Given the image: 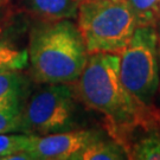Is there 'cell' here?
Masks as SVG:
<instances>
[{
  "instance_id": "4",
  "label": "cell",
  "mask_w": 160,
  "mask_h": 160,
  "mask_svg": "<svg viewBox=\"0 0 160 160\" xmlns=\"http://www.w3.org/2000/svg\"><path fill=\"white\" fill-rule=\"evenodd\" d=\"M76 128L77 106L68 83H48L22 108V133L42 137Z\"/></svg>"
},
{
  "instance_id": "6",
  "label": "cell",
  "mask_w": 160,
  "mask_h": 160,
  "mask_svg": "<svg viewBox=\"0 0 160 160\" xmlns=\"http://www.w3.org/2000/svg\"><path fill=\"white\" fill-rule=\"evenodd\" d=\"M126 149L128 159L160 160V112L147 109L129 126L113 133Z\"/></svg>"
},
{
  "instance_id": "15",
  "label": "cell",
  "mask_w": 160,
  "mask_h": 160,
  "mask_svg": "<svg viewBox=\"0 0 160 160\" xmlns=\"http://www.w3.org/2000/svg\"><path fill=\"white\" fill-rule=\"evenodd\" d=\"M2 160H32V157L26 151H19L13 154L7 155Z\"/></svg>"
},
{
  "instance_id": "7",
  "label": "cell",
  "mask_w": 160,
  "mask_h": 160,
  "mask_svg": "<svg viewBox=\"0 0 160 160\" xmlns=\"http://www.w3.org/2000/svg\"><path fill=\"white\" fill-rule=\"evenodd\" d=\"M102 138L92 129H71L42 137H31L26 152L32 160H76L84 149Z\"/></svg>"
},
{
  "instance_id": "13",
  "label": "cell",
  "mask_w": 160,
  "mask_h": 160,
  "mask_svg": "<svg viewBox=\"0 0 160 160\" xmlns=\"http://www.w3.org/2000/svg\"><path fill=\"white\" fill-rule=\"evenodd\" d=\"M31 137L29 134H8L4 133L0 134V160L5 157L13 154L19 151H25L31 141Z\"/></svg>"
},
{
  "instance_id": "5",
  "label": "cell",
  "mask_w": 160,
  "mask_h": 160,
  "mask_svg": "<svg viewBox=\"0 0 160 160\" xmlns=\"http://www.w3.org/2000/svg\"><path fill=\"white\" fill-rule=\"evenodd\" d=\"M158 36L152 25L138 26L120 52V75L127 90L145 104L152 102L159 86Z\"/></svg>"
},
{
  "instance_id": "2",
  "label": "cell",
  "mask_w": 160,
  "mask_h": 160,
  "mask_svg": "<svg viewBox=\"0 0 160 160\" xmlns=\"http://www.w3.org/2000/svg\"><path fill=\"white\" fill-rule=\"evenodd\" d=\"M77 88L82 101L106 116L112 134L135 122L149 106L127 90L121 80L119 53L89 55Z\"/></svg>"
},
{
  "instance_id": "9",
  "label": "cell",
  "mask_w": 160,
  "mask_h": 160,
  "mask_svg": "<svg viewBox=\"0 0 160 160\" xmlns=\"http://www.w3.org/2000/svg\"><path fill=\"white\" fill-rule=\"evenodd\" d=\"M28 81L19 71L0 72V106L22 103Z\"/></svg>"
},
{
  "instance_id": "14",
  "label": "cell",
  "mask_w": 160,
  "mask_h": 160,
  "mask_svg": "<svg viewBox=\"0 0 160 160\" xmlns=\"http://www.w3.org/2000/svg\"><path fill=\"white\" fill-rule=\"evenodd\" d=\"M22 108V103L0 106V134L19 131Z\"/></svg>"
},
{
  "instance_id": "12",
  "label": "cell",
  "mask_w": 160,
  "mask_h": 160,
  "mask_svg": "<svg viewBox=\"0 0 160 160\" xmlns=\"http://www.w3.org/2000/svg\"><path fill=\"white\" fill-rule=\"evenodd\" d=\"M137 18L138 26L152 25L160 14V0H127Z\"/></svg>"
},
{
  "instance_id": "10",
  "label": "cell",
  "mask_w": 160,
  "mask_h": 160,
  "mask_svg": "<svg viewBox=\"0 0 160 160\" xmlns=\"http://www.w3.org/2000/svg\"><path fill=\"white\" fill-rule=\"evenodd\" d=\"M127 159L126 149L119 141L102 138L90 143L76 160H122Z\"/></svg>"
},
{
  "instance_id": "1",
  "label": "cell",
  "mask_w": 160,
  "mask_h": 160,
  "mask_svg": "<svg viewBox=\"0 0 160 160\" xmlns=\"http://www.w3.org/2000/svg\"><path fill=\"white\" fill-rule=\"evenodd\" d=\"M50 22L31 32V72L39 83L69 84L80 78L89 53L77 25L69 19Z\"/></svg>"
},
{
  "instance_id": "3",
  "label": "cell",
  "mask_w": 160,
  "mask_h": 160,
  "mask_svg": "<svg viewBox=\"0 0 160 160\" xmlns=\"http://www.w3.org/2000/svg\"><path fill=\"white\" fill-rule=\"evenodd\" d=\"M77 17L89 55L120 53L138 28L127 0H80Z\"/></svg>"
},
{
  "instance_id": "16",
  "label": "cell",
  "mask_w": 160,
  "mask_h": 160,
  "mask_svg": "<svg viewBox=\"0 0 160 160\" xmlns=\"http://www.w3.org/2000/svg\"><path fill=\"white\" fill-rule=\"evenodd\" d=\"M6 1H8V0H0V5H2V4H5Z\"/></svg>"
},
{
  "instance_id": "8",
  "label": "cell",
  "mask_w": 160,
  "mask_h": 160,
  "mask_svg": "<svg viewBox=\"0 0 160 160\" xmlns=\"http://www.w3.org/2000/svg\"><path fill=\"white\" fill-rule=\"evenodd\" d=\"M29 4L40 17L59 20L76 17L80 0H29Z\"/></svg>"
},
{
  "instance_id": "11",
  "label": "cell",
  "mask_w": 160,
  "mask_h": 160,
  "mask_svg": "<svg viewBox=\"0 0 160 160\" xmlns=\"http://www.w3.org/2000/svg\"><path fill=\"white\" fill-rule=\"evenodd\" d=\"M29 65V51L0 42V72L20 71Z\"/></svg>"
}]
</instances>
